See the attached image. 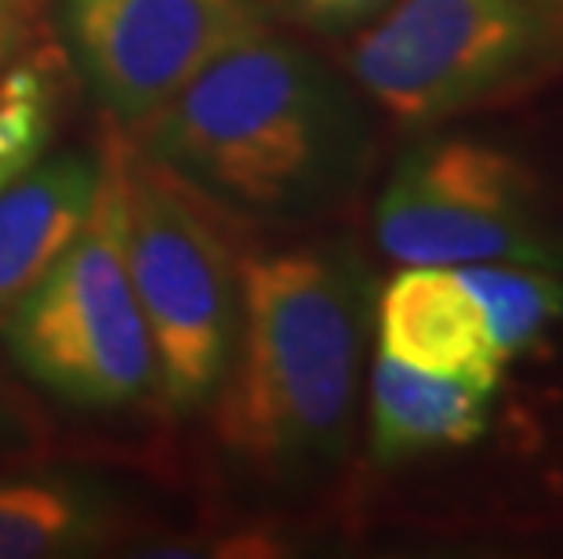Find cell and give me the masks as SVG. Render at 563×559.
I'll return each mask as SVG.
<instances>
[{
    "label": "cell",
    "mask_w": 563,
    "mask_h": 559,
    "mask_svg": "<svg viewBox=\"0 0 563 559\" xmlns=\"http://www.w3.org/2000/svg\"><path fill=\"white\" fill-rule=\"evenodd\" d=\"M498 385L418 371L378 353L371 367V458L378 466L470 447L487 433Z\"/></svg>",
    "instance_id": "cell-10"
},
{
    "label": "cell",
    "mask_w": 563,
    "mask_h": 559,
    "mask_svg": "<svg viewBox=\"0 0 563 559\" xmlns=\"http://www.w3.org/2000/svg\"><path fill=\"white\" fill-rule=\"evenodd\" d=\"M350 74L404 127L563 85V0H397L361 30Z\"/></svg>",
    "instance_id": "cell-3"
},
{
    "label": "cell",
    "mask_w": 563,
    "mask_h": 559,
    "mask_svg": "<svg viewBox=\"0 0 563 559\" xmlns=\"http://www.w3.org/2000/svg\"><path fill=\"white\" fill-rule=\"evenodd\" d=\"M58 19L84 85L124 127L273 30L266 0H58Z\"/></svg>",
    "instance_id": "cell-7"
},
{
    "label": "cell",
    "mask_w": 563,
    "mask_h": 559,
    "mask_svg": "<svg viewBox=\"0 0 563 559\" xmlns=\"http://www.w3.org/2000/svg\"><path fill=\"white\" fill-rule=\"evenodd\" d=\"M58 121V77L47 58L11 66L0 80V189L47 153Z\"/></svg>",
    "instance_id": "cell-13"
},
{
    "label": "cell",
    "mask_w": 563,
    "mask_h": 559,
    "mask_svg": "<svg viewBox=\"0 0 563 559\" xmlns=\"http://www.w3.org/2000/svg\"><path fill=\"white\" fill-rule=\"evenodd\" d=\"M371 272L350 244L241 261V316L214 392L222 447L269 480H317L350 447L371 324Z\"/></svg>",
    "instance_id": "cell-2"
},
{
    "label": "cell",
    "mask_w": 563,
    "mask_h": 559,
    "mask_svg": "<svg viewBox=\"0 0 563 559\" xmlns=\"http://www.w3.org/2000/svg\"><path fill=\"white\" fill-rule=\"evenodd\" d=\"M273 11L320 37H345L378 22L397 0H266Z\"/></svg>",
    "instance_id": "cell-14"
},
{
    "label": "cell",
    "mask_w": 563,
    "mask_h": 559,
    "mask_svg": "<svg viewBox=\"0 0 563 559\" xmlns=\"http://www.w3.org/2000/svg\"><path fill=\"white\" fill-rule=\"evenodd\" d=\"M102 182V149L33 160L0 189V324L74 244Z\"/></svg>",
    "instance_id": "cell-9"
},
{
    "label": "cell",
    "mask_w": 563,
    "mask_h": 559,
    "mask_svg": "<svg viewBox=\"0 0 563 559\" xmlns=\"http://www.w3.org/2000/svg\"><path fill=\"white\" fill-rule=\"evenodd\" d=\"M30 11H33V0H0V74H4L11 55L26 41Z\"/></svg>",
    "instance_id": "cell-15"
},
{
    "label": "cell",
    "mask_w": 563,
    "mask_h": 559,
    "mask_svg": "<svg viewBox=\"0 0 563 559\" xmlns=\"http://www.w3.org/2000/svg\"><path fill=\"white\" fill-rule=\"evenodd\" d=\"M378 353L418 371L498 385L487 316L462 266H404L378 294Z\"/></svg>",
    "instance_id": "cell-8"
},
{
    "label": "cell",
    "mask_w": 563,
    "mask_h": 559,
    "mask_svg": "<svg viewBox=\"0 0 563 559\" xmlns=\"http://www.w3.org/2000/svg\"><path fill=\"white\" fill-rule=\"evenodd\" d=\"M375 241L400 266L512 261L563 272V225L520 157L476 138L407 146L375 204Z\"/></svg>",
    "instance_id": "cell-6"
},
{
    "label": "cell",
    "mask_w": 563,
    "mask_h": 559,
    "mask_svg": "<svg viewBox=\"0 0 563 559\" xmlns=\"http://www.w3.org/2000/svg\"><path fill=\"white\" fill-rule=\"evenodd\" d=\"M124 527L113 491L80 476L0 480V559L84 556Z\"/></svg>",
    "instance_id": "cell-11"
},
{
    "label": "cell",
    "mask_w": 563,
    "mask_h": 559,
    "mask_svg": "<svg viewBox=\"0 0 563 559\" xmlns=\"http://www.w3.org/2000/svg\"><path fill=\"white\" fill-rule=\"evenodd\" d=\"M124 138L102 142L91 215L55 266L4 316L22 374L84 411H117L157 385V364L128 269Z\"/></svg>",
    "instance_id": "cell-4"
},
{
    "label": "cell",
    "mask_w": 563,
    "mask_h": 559,
    "mask_svg": "<svg viewBox=\"0 0 563 559\" xmlns=\"http://www.w3.org/2000/svg\"><path fill=\"white\" fill-rule=\"evenodd\" d=\"M131 131L135 149L200 200L266 222L342 204L371 153L353 88L273 30L225 52Z\"/></svg>",
    "instance_id": "cell-1"
},
{
    "label": "cell",
    "mask_w": 563,
    "mask_h": 559,
    "mask_svg": "<svg viewBox=\"0 0 563 559\" xmlns=\"http://www.w3.org/2000/svg\"><path fill=\"white\" fill-rule=\"evenodd\" d=\"M462 277L481 302L498 360L523 356L549 327L563 320V272L512 261H470Z\"/></svg>",
    "instance_id": "cell-12"
},
{
    "label": "cell",
    "mask_w": 563,
    "mask_h": 559,
    "mask_svg": "<svg viewBox=\"0 0 563 559\" xmlns=\"http://www.w3.org/2000/svg\"><path fill=\"white\" fill-rule=\"evenodd\" d=\"M128 269L146 316L157 392L175 414L208 407L241 316V266L200 197L124 142Z\"/></svg>",
    "instance_id": "cell-5"
}]
</instances>
